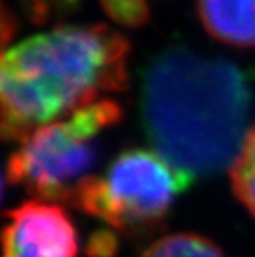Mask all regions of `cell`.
Segmentation results:
<instances>
[{
	"instance_id": "cell-6",
	"label": "cell",
	"mask_w": 255,
	"mask_h": 257,
	"mask_svg": "<svg viewBox=\"0 0 255 257\" xmlns=\"http://www.w3.org/2000/svg\"><path fill=\"white\" fill-rule=\"evenodd\" d=\"M205 32L225 45L255 47V0H197Z\"/></svg>"
},
{
	"instance_id": "cell-4",
	"label": "cell",
	"mask_w": 255,
	"mask_h": 257,
	"mask_svg": "<svg viewBox=\"0 0 255 257\" xmlns=\"http://www.w3.org/2000/svg\"><path fill=\"white\" fill-rule=\"evenodd\" d=\"M194 181L196 176L156 150L131 148L119 153L101 176L83 179L67 202L116 231L139 232L164 221Z\"/></svg>"
},
{
	"instance_id": "cell-7",
	"label": "cell",
	"mask_w": 255,
	"mask_h": 257,
	"mask_svg": "<svg viewBox=\"0 0 255 257\" xmlns=\"http://www.w3.org/2000/svg\"><path fill=\"white\" fill-rule=\"evenodd\" d=\"M229 168L235 198L255 217V124L247 131Z\"/></svg>"
},
{
	"instance_id": "cell-8",
	"label": "cell",
	"mask_w": 255,
	"mask_h": 257,
	"mask_svg": "<svg viewBox=\"0 0 255 257\" xmlns=\"http://www.w3.org/2000/svg\"><path fill=\"white\" fill-rule=\"evenodd\" d=\"M141 257H225L210 239L192 232H177L157 239Z\"/></svg>"
},
{
	"instance_id": "cell-2",
	"label": "cell",
	"mask_w": 255,
	"mask_h": 257,
	"mask_svg": "<svg viewBox=\"0 0 255 257\" xmlns=\"http://www.w3.org/2000/svg\"><path fill=\"white\" fill-rule=\"evenodd\" d=\"M129 42L108 25H65L25 38L2 57L0 128L22 143L101 95L128 88Z\"/></svg>"
},
{
	"instance_id": "cell-9",
	"label": "cell",
	"mask_w": 255,
	"mask_h": 257,
	"mask_svg": "<svg viewBox=\"0 0 255 257\" xmlns=\"http://www.w3.org/2000/svg\"><path fill=\"white\" fill-rule=\"evenodd\" d=\"M119 247V239L113 231L101 229L90 236L86 244L88 257H115Z\"/></svg>"
},
{
	"instance_id": "cell-3",
	"label": "cell",
	"mask_w": 255,
	"mask_h": 257,
	"mask_svg": "<svg viewBox=\"0 0 255 257\" xmlns=\"http://www.w3.org/2000/svg\"><path fill=\"white\" fill-rule=\"evenodd\" d=\"M121 119V105L103 98L37 128L10 155L4 184L22 186L39 199L67 204L70 193L91 176L100 158V136Z\"/></svg>"
},
{
	"instance_id": "cell-5",
	"label": "cell",
	"mask_w": 255,
	"mask_h": 257,
	"mask_svg": "<svg viewBox=\"0 0 255 257\" xmlns=\"http://www.w3.org/2000/svg\"><path fill=\"white\" fill-rule=\"evenodd\" d=\"M2 232V257H77L78 236L57 202L30 199L10 209Z\"/></svg>"
},
{
	"instance_id": "cell-1",
	"label": "cell",
	"mask_w": 255,
	"mask_h": 257,
	"mask_svg": "<svg viewBox=\"0 0 255 257\" xmlns=\"http://www.w3.org/2000/svg\"><path fill=\"white\" fill-rule=\"evenodd\" d=\"M252 90L224 58L171 47L146 67L141 116L154 150L192 176L230 166L245 138Z\"/></svg>"
}]
</instances>
